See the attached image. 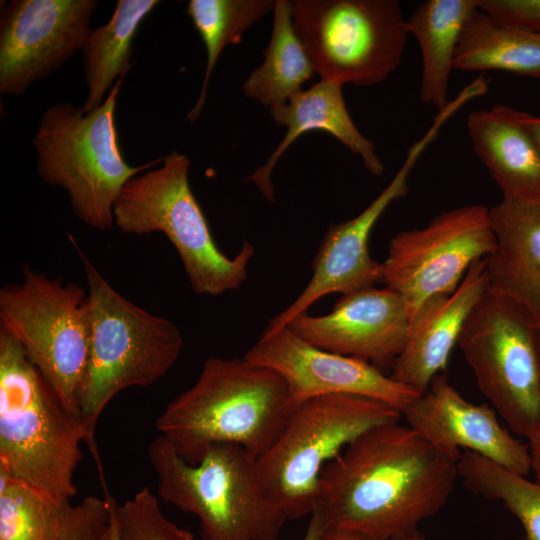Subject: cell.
Listing matches in <instances>:
<instances>
[{"mask_svg": "<svg viewBox=\"0 0 540 540\" xmlns=\"http://www.w3.org/2000/svg\"><path fill=\"white\" fill-rule=\"evenodd\" d=\"M460 456L399 421L373 427L324 467L315 508L329 530L378 539L413 533L448 501Z\"/></svg>", "mask_w": 540, "mask_h": 540, "instance_id": "6da1fadb", "label": "cell"}, {"mask_svg": "<svg viewBox=\"0 0 540 540\" xmlns=\"http://www.w3.org/2000/svg\"><path fill=\"white\" fill-rule=\"evenodd\" d=\"M293 408L288 387L274 370L244 357H210L197 381L167 404L155 426L189 464L217 444L239 445L258 459Z\"/></svg>", "mask_w": 540, "mask_h": 540, "instance_id": "7a4b0ae2", "label": "cell"}, {"mask_svg": "<svg viewBox=\"0 0 540 540\" xmlns=\"http://www.w3.org/2000/svg\"><path fill=\"white\" fill-rule=\"evenodd\" d=\"M84 268L89 298V353L79 393L80 420L87 446L106 485L95 441L107 404L130 387L152 385L174 366L183 348L180 329L117 292L69 236Z\"/></svg>", "mask_w": 540, "mask_h": 540, "instance_id": "3957f363", "label": "cell"}, {"mask_svg": "<svg viewBox=\"0 0 540 540\" xmlns=\"http://www.w3.org/2000/svg\"><path fill=\"white\" fill-rule=\"evenodd\" d=\"M85 442L79 418L0 328V469L66 503L77 494L74 473Z\"/></svg>", "mask_w": 540, "mask_h": 540, "instance_id": "277c9868", "label": "cell"}, {"mask_svg": "<svg viewBox=\"0 0 540 540\" xmlns=\"http://www.w3.org/2000/svg\"><path fill=\"white\" fill-rule=\"evenodd\" d=\"M124 76L92 111L68 102L47 108L33 137L40 178L64 189L74 215L103 232L114 226V204L124 185L164 159L136 167L124 159L115 121Z\"/></svg>", "mask_w": 540, "mask_h": 540, "instance_id": "5b68a950", "label": "cell"}, {"mask_svg": "<svg viewBox=\"0 0 540 540\" xmlns=\"http://www.w3.org/2000/svg\"><path fill=\"white\" fill-rule=\"evenodd\" d=\"M148 458L159 496L199 518L202 540H280L287 518L265 497L257 459L241 446L213 445L189 464L159 435Z\"/></svg>", "mask_w": 540, "mask_h": 540, "instance_id": "8992f818", "label": "cell"}, {"mask_svg": "<svg viewBox=\"0 0 540 540\" xmlns=\"http://www.w3.org/2000/svg\"><path fill=\"white\" fill-rule=\"evenodd\" d=\"M189 158L176 151L162 165L131 178L113 209L114 226L126 234L163 233L176 248L193 291L218 296L247 279L254 255L245 240L234 258L218 247L189 184Z\"/></svg>", "mask_w": 540, "mask_h": 540, "instance_id": "52a82bcc", "label": "cell"}, {"mask_svg": "<svg viewBox=\"0 0 540 540\" xmlns=\"http://www.w3.org/2000/svg\"><path fill=\"white\" fill-rule=\"evenodd\" d=\"M401 416L388 403L349 394L295 405L278 438L257 459L262 492L287 520L310 516L324 467L362 433Z\"/></svg>", "mask_w": 540, "mask_h": 540, "instance_id": "ba28073f", "label": "cell"}, {"mask_svg": "<svg viewBox=\"0 0 540 540\" xmlns=\"http://www.w3.org/2000/svg\"><path fill=\"white\" fill-rule=\"evenodd\" d=\"M22 272L21 283L0 289V328L20 343L67 410L80 419L79 393L89 353L88 290L26 263Z\"/></svg>", "mask_w": 540, "mask_h": 540, "instance_id": "9c48e42d", "label": "cell"}, {"mask_svg": "<svg viewBox=\"0 0 540 540\" xmlns=\"http://www.w3.org/2000/svg\"><path fill=\"white\" fill-rule=\"evenodd\" d=\"M291 10L320 80L374 85L402 60L409 32L396 0H294Z\"/></svg>", "mask_w": 540, "mask_h": 540, "instance_id": "30bf717a", "label": "cell"}, {"mask_svg": "<svg viewBox=\"0 0 540 540\" xmlns=\"http://www.w3.org/2000/svg\"><path fill=\"white\" fill-rule=\"evenodd\" d=\"M457 344L493 409L512 432L527 438L540 424V366L533 318L488 285L468 315Z\"/></svg>", "mask_w": 540, "mask_h": 540, "instance_id": "8fae6325", "label": "cell"}, {"mask_svg": "<svg viewBox=\"0 0 540 540\" xmlns=\"http://www.w3.org/2000/svg\"><path fill=\"white\" fill-rule=\"evenodd\" d=\"M495 244L490 208L470 204L444 211L390 240L382 282L403 299L412 319L431 298L452 293Z\"/></svg>", "mask_w": 540, "mask_h": 540, "instance_id": "7c38bea8", "label": "cell"}, {"mask_svg": "<svg viewBox=\"0 0 540 540\" xmlns=\"http://www.w3.org/2000/svg\"><path fill=\"white\" fill-rule=\"evenodd\" d=\"M455 113L451 104L440 109L429 129L409 148L402 166L382 192L357 216L327 229L313 259L311 280L289 307L269 321L267 330L285 326L325 295H343L382 282V264L371 257L368 248L370 233L389 205L408 193L412 169Z\"/></svg>", "mask_w": 540, "mask_h": 540, "instance_id": "4fadbf2b", "label": "cell"}, {"mask_svg": "<svg viewBox=\"0 0 540 540\" xmlns=\"http://www.w3.org/2000/svg\"><path fill=\"white\" fill-rule=\"evenodd\" d=\"M97 0H11L0 14V93L24 94L80 51Z\"/></svg>", "mask_w": 540, "mask_h": 540, "instance_id": "5bb4252c", "label": "cell"}, {"mask_svg": "<svg viewBox=\"0 0 540 540\" xmlns=\"http://www.w3.org/2000/svg\"><path fill=\"white\" fill-rule=\"evenodd\" d=\"M244 358L277 372L288 387L293 406L317 396L349 394L383 401L402 413L421 395L367 361L307 343L286 325L265 329Z\"/></svg>", "mask_w": 540, "mask_h": 540, "instance_id": "9a60e30c", "label": "cell"}, {"mask_svg": "<svg viewBox=\"0 0 540 540\" xmlns=\"http://www.w3.org/2000/svg\"><path fill=\"white\" fill-rule=\"evenodd\" d=\"M410 312L403 299L388 287H366L343 294L323 316L300 313L288 326L307 343L336 354L391 369L407 342Z\"/></svg>", "mask_w": 540, "mask_h": 540, "instance_id": "2e32d148", "label": "cell"}, {"mask_svg": "<svg viewBox=\"0 0 540 540\" xmlns=\"http://www.w3.org/2000/svg\"><path fill=\"white\" fill-rule=\"evenodd\" d=\"M402 416L407 425L446 451H469L523 476L531 471L528 444L515 439L489 405L467 401L445 375L435 376Z\"/></svg>", "mask_w": 540, "mask_h": 540, "instance_id": "e0dca14e", "label": "cell"}, {"mask_svg": "<svg viewBox=\"0 0 540 540\" xmlns=\"http://www.w3.org/2000/svg\"><path fill=\"white\" fill-rule=\"evenodd\" d=\"M489 285L486 257L475 261L450 294L425 302L411 319L405 347L389 376L423 394L445 371L463 325Z\"/></svg>", "mask_w": 540, "mask_h": 540, "instance_id": "ac0fdd59", "label": "cell"}, {"mask_svg": "<svg viewBox=\"0 0 540 540\" xmlns=\"http://www.w3.org/2000/svg\"><path fill=\"white\" fill-rule=\"evenodd\" d=\"M340 83L320 80L307 90L294 95L287 103L269 109L278 126L287 129L266 163L248 178L266 199L274 201L271 173L280 157L298 137L312 130L327 132L358 155L365 169L375 176L384 173L372 141L355 126L348 113Z\"/></svg>", "mask_w": 540, "mask_h": 540, "instance_id": "d6986e66", "label": "cell"}, {"mask_svg": "<svg viewBox=\"0 0 540 540\" xmlns=\"http://www.w3.org/2000/svg\"><path fill=\"white\" fill-rule=\"evenodd\" d=\"M505 105L471 112L467 129L473 152L488 169L503 198L540 203V150L521 120Z\"/></svg>", "mask_w": 540, "mask_h": 540, "instance_id": "ffe728a7", "label": "cell"}, {"mask_svg": "<svg viewBox=\"0 0 540 540\" xmlns=\"http://www.w3.org/2000/svg\"><path fill=\"white\" fill-rule=\"evenodd\" d=\"M496 244L489 286L540 320V203L502 198L490 208Z\"/></svg>", "mask_w": 540, "mask_h": 540, "instance_id": "44dd1931", "label": "cell"}, {"mask_svg": "<svg viewBox=\"0 0 540 540\" xmlns=\"http://www.w3.org/2000/svg\"><path fill=\"white\" fill-rule=\"evenodd\" d=\"M477 9V0H425L408 18V32L416 37L422 55V102L439 110L449 102V78L459 39Z\"/></svg>", "mask_w": 540, "mask_h": 540, "instance_id": "7402d4cb", "label": "cell"}, {"mask_svg": "<svg viewBox=\"0 0 540 540\" xmlns=\"http://www.w3.org/2000/svg\"><path fill=\"white\" fill-rule=\"evenodd\" d=\"M159 3L158 0H118L110 20L90 29L80 50L88 90L84 112L99 107L106 93L129 70L136 32Z\"/></svg>", "mask_w": 540, "mask_h": 540, "instance_id": "603a6c76", "label": "cell"}, {"mask_svg": "<svg viewBox=\"0 0 540 540\" xmlns=\"http://www.w3.org/2000/svg\"><path fill=\"white\" fill-rule=\"evenodd\" d=\"M264 61L244 81V95L269 109L287 103L312 79L315 69L292 20L291 1L277 0Z\"/></svg>", "mask_w": 540, "mask_h": 540, "instance_id": "cb8c5ba5", "label": "cell"}, {"mask_svg": "<svg viewBox=\"0 0 540 540\" xmlns=\"http://www.w3.org/2000/svg\"><path fill=\"white\" fill-rule=\"evenodd\" d=\"M454 69L499 70L540 78V35L498 24L477 9L462 30Z\"/></svg>", "mask_w": 540, "mask_h": 540, "instance_id": "d4e9b609", "label": "cell"}, {"mask_svg": "<svg viewBox=\"0 0 540 540\" xmlns=\"http://www.w3.org/2000/svg\"><path fill=\"white\" fill-rule=\"evenodd\" d=\"M273 0H190L187 14L199 33L207 53L204 80L199 97L187 118L193 123L205 104L207 89L224 48L240 43L243 34L268 12Z\"/></svg>", "mask_w": 540, "mask_h": 540, "instance_id": "484cf974", "label": "cell"}, {"mask_svg": "<svg viewBox=\"0 0 540 540\" xmlns=\"http://www.w3.org/2000/svg\"><path fill=\"white\" fill-rule=\"evenodd\" d=\"M459 478L474 493L497 500L516 517L521 540H540V484L475 453L462 451Z\"/></svg>", "mask_w": 540, "mask_h": 540, "instance_id": "4316f807", "label": "cell"}, {"mask_svg": "<svg viewBox=\"0 0 540 540\" xmlns=\"http://www.w3.org/2000/svg\"><path fill=\"white\" fill-rule=\"evenodd\" d=\"M67 503L0 469V540H56Z\"/></svg>", "mask_w": 540, "mask_h": 540, "instance_id": "83f0119b", "label": "cell"}, {"mask_svg": "<svg viewBox=\"0 0 540 540\" xmlns=\"http://www.w3.org/2000/svg\"><path fill=\"white\" fill-rule=\"evenodd\" d=\"M119 540H194L192 533L171 522L148 487L119 505L113 500Z\"/></svg>", "mask_w": 540, "mask_h": 540, "instance_id": "f1b7e54d", "label": "cell"}, {"mask_svg": "<svg viewBox=\"0 0 540 540\" xmlns=\"http://www.w3.org/2000/svg\"><path fill=\"white\" fill-rule=\"evenodd\" d=\"M112 511L107 497L67 503L56 540H110Z\"/></svg>", "mask_w": 540, "mask_h": 540, "instance_id": "f546056e", "label": "cell"}, {"mask_svg": "<svg viewBox=\"0 0 540 540\" xmlns=\"http://www.w3.org/2000/svg\"><path fill=\"white\" fill-rule=\"evenodd\" d=\"M496 23L540 35V0H477Z\"/></svg>", "mask_w": 540, "mask_h": 540, "instance_id": "4dcf8cb0", "label": "cell"}, {"mask_svg": "<svg viewBox=\"0 0 540 540\" xmlns=\"http://www.w3.org/2000/svg\"><path fill=\"white\" fill-rule=\"evenodd\" d=\"M326 540H427V539L420 530H416L413 533H410L404 536L393 537L389 539H378V538L370 537V536L359 534V533L335 531V530L328 529L327 534H326Z\"/></svg>", "mask_w": 540, "mask_h": 540, "instance_id": "1f68e13d", "label": "cell"}, {"mask_svg": "<svg viewBox=\"0 0 540 540\" xmlns=\"http://www.w3.org/2000/svg\"><path fill=\"white\" fill-rule=\"evenodd\" d=\"M328 525L321 512L315 508L310 514L305 534L301 540H326Z\"/></svg>", "mask_w": 540, "mask_h": 540, "instance_id": "d6a6232c", "label": "cell"}, {"mask_svg": "<svg viewBox=\"0 0 540 540\" xmlns=\"http://www.w3.org/2000/svg\"><path fill=\"white\" fill-rule=\"evenodd\" d=\"M528 448L531 461V471L534 474V480L540 484V424L527 437Z\"/></svg>", "mask_w": 540, "mask_h": 540, "instance_id": "836d02e7", "label": "cell"}, {"mask_svg": "<svg viewBox=\"0 0 540 540\" xmlns=\"http://www.w3.org/2000/svg\"><path fill=\"white\" fill-rule=\"evenodd\" d=\"M521 120L529 130L530 134L532 135L534 141L536 142L539 150H540V116H533L528 113L522 112L520 113Z\"/></svg>", "mask_w": 540, "mask_h": 540, "instance_id": "e575fe53", "label": "cell"}, {"mask_svg": "<svg viewBox=\"0 0 540 540\" xmlns=\"http://www.w3.org/2000/svg\"><path fill=\"white\" fill-rule=\"evenodd\" d=\"M533 334L540 366V320L533 319Z\"/></svg>", "mask_w": 540, "mask_h": 540, "instance_id": "d590c367", "label": "cell"}, {"mask_svg": "<svg viewBox=\"0 0 540 540\" xmlns=\"http://www.w3.org/2000/svg\"><path fill=\"white\" fill-rule=\"evenodd\" d=\"M110 505H111V511H112V528H111V539L110 540H119L117 535V527H116V521L114 516V510H113V500L114 498L111 495L107 496Z\"/></svg>", "mask_w": 540, "mask_h": 540, "instance_id": "8d00e7d4", "label": "cell"}]
</instances>
